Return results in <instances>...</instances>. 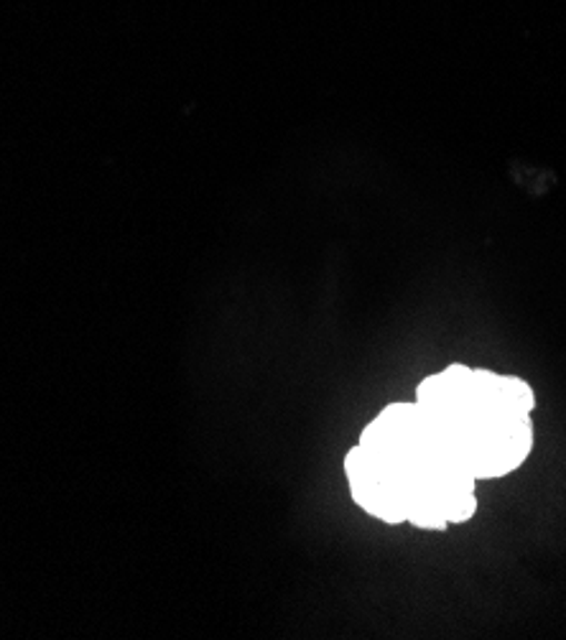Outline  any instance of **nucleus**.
<instances>
[{
	"label": "nucleus",
	"mask_w": 566,
	"mask_h": 640,
	"mask_svg": "<svg viewBox=\"0 0 566 640\" xmlns=\"http://www.w3.org/2000/svg\"><path fill=\"white\" fill-rule=\"evenodd\" d=\"M500 393L505 411L513 416L526 419L536 408L534 388L524 378H518V375H500Z\"/></svg>",
	"instance_id": "1"
}]
</instances>
